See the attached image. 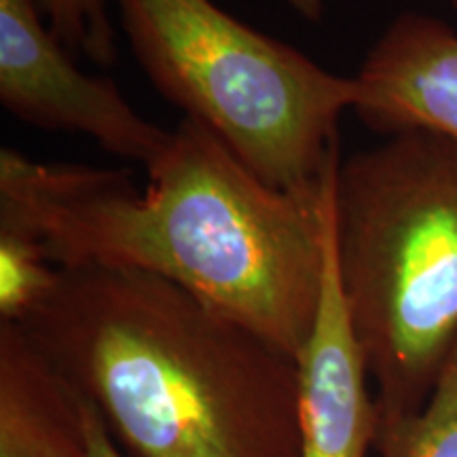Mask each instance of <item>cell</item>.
<instances>
[{"instance_id": "cell-12", "label": "cell", "mask_w": 457, "mask_h": 457, "mask_svg": "<svg viewBox=\"0 0 457 457\" xmlns=\"http://www.w3.org/2000/svg\"><path fill=\"white\" fill-rule=\"evenodd\" d=\"M85 432H87V457H125L112 441L98 409L87 400H85Z\"/></svg>"}, {"instance_id": "cell-3", "label": "cell", "mask_w": 457, "mask_h": 457, "mask_svg": "<svg viewBox=\"0 0 457 457\" xmlns=\"http://www.w3.org/2000/svg\"><path fill=\"white\" fill-rule=\"evenodd\" d=\"M341 288L377 413L424 407L457 339V140L409 129L339 162Z\"/></svg>"}, {"instance_id": "cell-1", "label": "cell", "mask_w": 457, "mask_h": 457, "mask_svg": "<svg viewBox=\"0 0 457 457\" xmlns=\"http://www.w3.org/2000/svg\"><path fill=\"white\" fill-rule=\"evenodd\" d=\"M335 168L322 197L279 191L191 119L171 129L145 191L123 170L4 146L0 231L32 239L57 270L168 279L299 360L322 295Z\"/></svg>"}, {"instance_id": "cell-5", "label": "cell", "mask_w": 457, "mask_h": 457, "mask_svg": "<svg viewBox=\"0 0 457 457\" xmlns=\"http://www.w3.org/2000/svg\"><path fill=\"white\" fill-rule=\"evenodd\" d=\"M0 102L32 128L87 136L148 170L171 138L106 77L85 72L51 30L38 0H0Z\"/></svg>"}, {"instance_id": "cell-2", "label": "cell", "mask_w": 457, "mask_h": 457, "mask_svg": "<svg viewBox=\"0 0 457 457\" xmlns=\"http://www.w3.org/2000/svg\"><path fill=\"white\" fill-rule=\"evenodd\" d=\"M15 324L125 457H301L299 362L168 279L60 270Z\"/></svg>"}, {"instance_id": "cell-14", "label": "cell", "mask_w": 457, "mask_h": 457, "mask_svg": "<svg viewBox=\"0 0 457 457\" xmlns=\"http://www.w3.org/2000/svg\"><path fill=\"white\" fill-rule=\"evenodd\" d=\"M449 3H451V4H453V9L457 11V0H449Z\"/></svg>"}, {"instance_id": "cell-6", "label": "cell", "mask_w": 457, "mask_h": 457, "mask_svg": "<svg viewBox=\"0 0 457 457\" xmlns=\"http://www.w3.org/2000/svg\"><path fill=\"white\" fill-rule=\"evenodd\" d=\"M296 362L301 370V457H369L375 449L379 413L341 288L330 188L322 295L316 324Z\"/></svg>"}, {"instance_id": "cell-4", "label": "cell", "mask_w": 457, "mask_h": 457, "mask_svg": "<svg viewBox=\"0 0 457 457\" xmlns=\"http://www.w3.org/2000/svg\"><path fill=\"white\" fill-rule=\"evenodd\" d=\"M129 47L159 94L262 182L322 197L339 162L353 77L328 72L212 0H112Z\"/></svg>"}, {"instance_id": "cell-11", "label": "cell", "mask_w": 457, "mask_h": 457, "mask_svg": "<svg viewBox=\"0 0 457 457\" xmlns=\"http://www.w3.org/2000/svg\"><path fill=\"white\" fill-rule=\"evenodd\" d=\"M112 0H38L45 20L74 57L112 66L119 57Z\"/></svg>"}, {"instance_id": "cell-10", "label": "cell", "mask_w": 457, "mask_h": 457, "mask_svg": "<svg viewBox=\"0 0 457 457\" xmlns=\"http://www.w3.org/2000/svg\"><path fill=\"white\" fill-rule=\"evenodd\" d=\"M60 270L32 239L0 231V322H21L55 288Z\"/></svg>"}, {"instance_id": "cell-8", "label": "cell", "mask_w": 457, "mask_h": 457, "mask_svg": "<svg viewBox=\"0 0 457 457\" xmlns=\"http://www.w3.org/2000/svg\"><path fill=\"white\" fill-rule=\"evenodd\" d=\"M0 457H87L83 396L15 322H0Z\"/></svg>"}, {"instance_id": "cell-9", "label": "cell", "mask_w": 457, "mask_h": 457, "mask_svg": "<svg viewBox=\"0 0 457 457\" xmlns=\"http://www.w3.org/2000/svg\"><path fill=\"white\" fill-rule=\"evenodd\" d=\"M377 457H457V339L424 407L379 415Z\"/></svg>"}, {"instance_id": "cell-13", "label": "cell", "mask_w": 457, "mask_h": 457, "mask_svg": "<svg viewBox=\"0 0 457 457\" xmlns=\"http://www.w3.org/2000/svg\"><path fill=\"white\" fill-rule=\"evenodd\" d=\"M288 3L296 9V13L307 17V20L318 21L320 17H322V0H288Z\"/></svg>"}, {"instance_id": "cell-7", "label": "cell", "mask_w": 457, "mask_h": 457, "mask_svg": "<svg viewBox=\"0 0 457 457\" xmlns=\"http://www.w3.org/2000/svg\"><path fill=\"white\" fill-rule=\"evenodd\" d=\"M353 79V112L370 129H428L457 140V30L441 17L400 13Z\"/></svg>"}]
</instances>
